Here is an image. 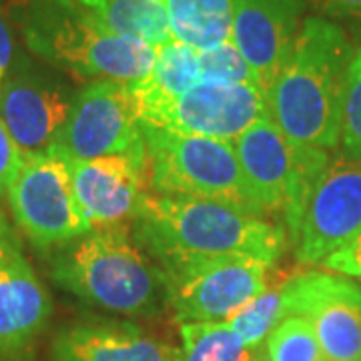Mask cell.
Segmentation results:
<instances>
[{
	"label": "cell",
	"mask_w": 361,
	"mask_h": 361,
	"mask_svg": "<svg viewBox=\"0 0 361 361\" xmlns=\"http://www.w3.org/2000/svg\"><path fill=\"white\" fill-rule=\"evenodd\" d=\"M44 255L52 281L90 307L123 317H155L169 307L167 275L133 223L90 227Z\"/></svg>",
	"instance_id": "1"
},
{
	"label": "cell",
	"mask_w": 361,
	"mask_h": 361,
	"mask_svg": "<svg viewBox=\"0 0 361 361\" xmlns=\"http://www.w3.org/2000/svg\"><path fill=\"white\" fill-rule=\"evenodd\" d=\"M133 233L161 269L189 259L257 257L277 263L289 245L281 223L225 203L147 193Z\"/></svg>",
	"instance_id": "2"
},
{
	"label": "cell",
	"mask_w": 361,
	"mask_h": 361,
	"mask_svg": "<svg viewBox=\"0 0 361 361\" xmlns=\"http://www.w3.org/2000/svg\"><path fill=\"white\" fill-rule=\"evenodd\" d=\"M355 49L348 32L307 16L295 47L267 92L269 118L291 141L334 151L341 135L345 78Z\"/></svg>",
	"instance_id": "3"
},
{
	"label": "cell",
	"mask_w": 361,
	"mask_h": 361,
	"mask_svg": "<svg viewBox=\"0 0 361 361\" xmlns=\"http://www.w3.org/2000/svg\"><path fill=\"white\" fill-rule=\"evenodd\" d=\"M13 20L35 56L85 82H137L155 65V47L109 30L77 0H18Z\"/></svg>",
	"instance_id": "4"
},
{
	"label": "cell",
	"mask_w": 361,
	"mask_h": 361,
	"mask_svg": "<svg viewBox=\"0 0 361 361\" xmlns=\"http://www.w3.org/2000/svg\"><path fill=\"white\" fill-rule=\"evenodd\" d=\"M142 133L149 193L217 201L267 217L251 195L233 142L180 135L147 123Z\"/></svg>",
	"instance_id": "5"
},
{
	"label": "cell",
	"mask_w": 361,
	"mask_h": 361,
	"mask_svg": "<svg viewBox=\"0 0 361 361\" xmlns=\"http://www.w3.org/2000/svg\"><path fill=\"white\" fill-rule=\"evenodd\" d=\"M233 147L255 203L267 217H281L291 245L329 163V151L291 141L269 116L245 130Z\"/></svg>",
	"instance_id": "6"
},
{
	"label": "cell",
	"mask_w": 361,
	"mask_h": 361,
	"mask_svg": "<svg viewBox=\"0 0 361 361\" xmlns=\"http://www.w3.org/2000/svg\"><path fill=\"white\" fill-rule=\"evenodd\" d=\"M49 149L66 161L127 155L147 163L141 113L130 82L92 80L80 87Z\"/></svg>",
	"instance_id": "7"
},
{
	"label": "cell",
	"mask_w": 361,
	"mask_h": 361,
	"mask_svg": "<svg viewBox=\"0 0 361 361\" xmlns=\"http://www.w3.org/2000/svg\"><path fill=\"white\" fill-rule=\"evenodd\" d=\"M165 271L169 307L179 323L227 322L273 281L275 263L257 257L189 259Z\"/></svg>",
	"instance_id": "8"
},
{
	"label": "cell",
	"mask_w": 361,
	"mask_h": 361,
	"mask_svg": "<svg viewBox=\"0 0 361 361\" xmlns=\"http://www.w3.org/2000/svg\"><path fill=\"white\" fill-rule=\"evenodd\" d=\"M6 199L16 227L42 253L90 229L75 199L68 161L52 149L26 155Z\"/></svg>",
	"instance_id": "9"
},
{
	"label": "cell",
	"mask_w": 361,
	"mask_h": 361,
	"mask_svg": "<svg viewBox=\"0 0 361 361\" xmlns=\"http://www.w3.org/2000/svg\"><path fill=\"white\" fill-rule=\"evenodd\" d=\"M265 116H269V104L259 85L203 80L171 101L141 111V121L147 125L229 142Z\"/></svg>",
	"instance_id": "10"
},
{
	"label": "cell",
	"mask_w": 361,
	"mask_h": 361,
	"mask_svg": "<svg viewBox=\"0 0 361 361\" xmlns=\"http://www.w3.org/2000/svg\"><path fill=\"white\" fill-rule=\"evenodd\" d=\"M77 92L61 71L18 56L0 87V118L26 155L47 151L63 129Z\"/></svg>",
	"instance_id": "11"
},
{
	"label": "cell",
	"mask_w": 361,
	"mask_h": 361,
	"mask_svg": "<svg viewBox=\"0 0 361 361\" xmlns=\"http://www.w3.org/2000/svg\"><path fill=\"white\" fill-rule=\"evenodd\" d=\"M360 229L361 157L339 151L329 157L291 241L297 263L322 265Z\"/></svg>",
	"instance_id": "12"
},
{
	"label": "cell",
	"mask_w": 361,
	"mask_h": 361,
	"mask_svg": "<svg viewBox=\"0 0 361 361\" xmlns=\"http://www.w3.org/2000/svg\"><path fill=\"white\" fill-rule=\"evenodd\" d=\"M287 317L313 325L325 361H361V283L339 273L305 271L285 279Z\"/></svg>",
	"instance_id": "13"
},
{
	"label": "cell",
	"mask_w": 361,
	"mask_h": 361,
	"mask_svg": "<svg viewBox=\"0 0 361 361\" xmlns=\"http://www.w3.org/2000/svg\"><path fill=\"white\" fill-rule=\"evenodd\" d=\"M305 0H233V42L267 94L295 47Z\"/></svg>",
	"instance_id": "14"
},
{
	"label": "cell",
	"mask_w": 361,
	"mask_h": 361,
	"mask_svg": "<svg viewBox=\"0 0 361 361\" xmlns=\"http://www.w3.org/2000/svg\"><path fill=\"white\" fill-rule=\"evenodd\" d=\"M73 191L90 227L133 223L149 193L147 163L127 155L68 161Z\"/></svg>",
	"instance_id": "15"
},
{
	"label": "cell",
	"mask_w": 361,
	"mask_h": 361,
	"mask_svg": "<svg viewBox=\"0 0 361 361\" xmlns=\"http://www.w3.org/2000/svg\"><path fill=\"white\" fill-rule=\"evenodd\" d=\"M52 317V297L23 253L0 251V357L23 355L37 343Z\"/></svg>",
	"instance_id": "16"
},
{
	"label": "cell",
	"mask_w": 361,
	"mask_h": 361,
	"mask_svg": "<svg viewBox=\"0 0 361 361\" xmlns=\"http://www.w3.org/2000/svg\"><path fill=\"white\" fill-rule=\"evenodd\" d=\"M52 361H180V349L130 322H82L61 329Z\"/></svg>",
	"instance_id": "17"
},
{
	"label": "cell",
	"mask_w": 361,
	"mask_h": 361,
	"mask_svg": "<svg viewBox=\"0 0 361 361\" xmlns=\"http://www.w3.org/2000/svg\"><path fill=\"white\" fill-rule=\"evenodd\" d=\"M199 82H201L199 51L173 39L157 49L155 65L151 73L137 82H130V89L139 103V113H141L147 106L179 97Z\"/></svg>",
	"instance_id": "18"
},
{
	"label": "cell",
	"mask_w": 361,
	"mask_h": 361,
	"mask_svg": "<svg viewBox=\"0 0 361 361\" xmlns=\"http://www.w3.org/2000/svg\"><path fill=\"white\" fill-rule=\"evenodd\" d=\"M109 30L121 37L163 47L173 40L167 0H77Z\"/></svg>",
	"instance_id": "19"
},
{
	"label": "cell",
	"mask_w": 361,
	"mask_h": 361,
	"mask_svg": "<svg viewBox=\"0 0 361 361\" xmlns=\"http://www.w3.org/2000/svg\"><path fill=\"white\" fill-rule=\"evenodd\" d=\"M173 39L209 51L233 39V0H167Z\"/></svg>",
	"instance_id": "20"
},
{
	"label": "cell",
	"mask_w": 361,
	"mask_h": 361,
	"mask_svg": "<svg viewBox=\"0 0 361 361\" xmlns=\"http://www.w3.org/2000/svg\"><path fill=\"white\" fill-rule=\"evenodd\" d=\"M180 361H253L255 351L243 345L227 322L180 323Z\"/></svg>",
	"instance_id": "21"
},
{
	"label": "cell",
	"mask_w": 361,
	"mask_h": 361,
	"mask_svg": "<svg viewBox=\"0 0 361 361\" xmlns=\"http://www.w3.org/2000/svg\"><path fill=\"white\" fill-rule=\"evenodd\" d=\"M287 317V295H285V279L271 281V285L247 301L243 307L233 313L227 319L235 336L243 341L249 349H259L269 334Z\"/></svg>",
	"instance_id": "22"
},
{
	"label": "cell",
	"mask_w": 361,
	"mask_h": 361,
	"mask_svg": "<svg viewBox=\"0 0 361 361\" xmlns=\"http://www.w3.org/2000/svg\"><path fill=\"white\" fill-rule=\"evenodd\" d=\"M265 361H325L315 329L305 317L289 315L263 341Z\"/></svg>",
	"instance_id": "23"
},
{
	"label": "cell",
	"mask_w": 361,
	"mask_h": 361,
	"mask_svg": "<svg viewBox=\"0 0 361 361\" xmlns=\"http://www.w3.org/2000/svg\"><path fill=\"white\" fill-rule=\"evenodd\" d=\"M201 63V80L203 82H223V85H257L251 66L247 65L245 56L227 40L215 49L199 51Z\"/></svg>",
	"instance_id": "24"
},
{
	"label": "cell",
	"mask_w": 361,
	"mask_h": 361,
	"mask_svg": "<svg viewBox=\"0 0 361 361\" xmlns=\"http://www.w3.org/2000/svg\"><path fill=\"white\" fill-rule=\"evenodd\" d=\"M339 147L351 157H361V49L355 51L345 78Z\"/></svg>",
	"instance_id": "25"
},
{
	"label": "cell",
	"mask_w": 361,
	"mask_h": 361,
	"mask_svg": "<svg viewBox=\"0 0 361 361\" xmlns=\"http://www.w3.org/2000/svg\"><path fill=\"white\" fill-rule=\"evenodd\" d=\"M25 159L26 153L18 147L11 130L0 118V197L8 193L16 175L25 165Z\"/></svg>",
	"instance_id": "26"
},
{
	"label": "cell",
	"mask_w": 361,
	"mask_h": 361,
	"mask_svg": "<svg viewBox=\"0 0 361 361\" xmlns=\"http://www.w3.org/2000/svg\"><path fill=\"white\" fill-rule=\"evenodd\" d=\"M322 267L361 283V229L351 237V241L325 259Z\"/></svg>",
	"instance_id": "27"
},
{
	"label": "cell",
	"mask_w": 361,
	"mask_h": 361,
	"mask_svg": "<svg viewBox=\"0 0 361 361\" xmlns=\"http://www.w3.org/2000/svg\"><path fill=\"white\" fill-rule=\"evenodd\" d=\"M329 16H361V0H313Z\"/></svg>",
	"instance_id": "28"
},
{
	"label": "cell",
	"mask_w": 361,
	"mask_h": 361,
	"mask_svg": "<svg viewBox=\"0 0 361 361\" xmlns=\"http://www.w3.org/2000/svg\"><path fill=\"white\" fill-rule=\"evenodd\" d=\"M14 56V44L13 37H11V28L6 25L4 16L0 14V87H2V80L6 77L8 68L13 65Z\"/></svg>",
	"instance_id": "29"
},
{
	"label": "cell",
	"mask_w": 361,
	"mask_h": 361,
	"mask_svg": "<svg viewBox=\"0 0 361 361\" xmlns=\"http://www.w3.org/2000/svg\"><path fill=\"white\" fill-rule=\"evenodd\" d=\"M14 245H23V243H20L18 235L14 231V227L11 225V221L6 219L4 211L0 209V251Z\"/></svg>",
	"instance_id": "30"
},
{
	"label": "cell",
	"mask_w": 361,
	"mask_h": 361,
	"mask_svg": "<svg viewBox=\"0 0 361 361\" xmlns=\"http://www.w3.org/2000/svg\"><path fill=\"white\" fill-rule=\"evenodd\" d=\"M253 361H265V357H263V353H261V348L255 351V355H253Z\"/></svg>",
	"instance_id": "31"
}]
</instances>
